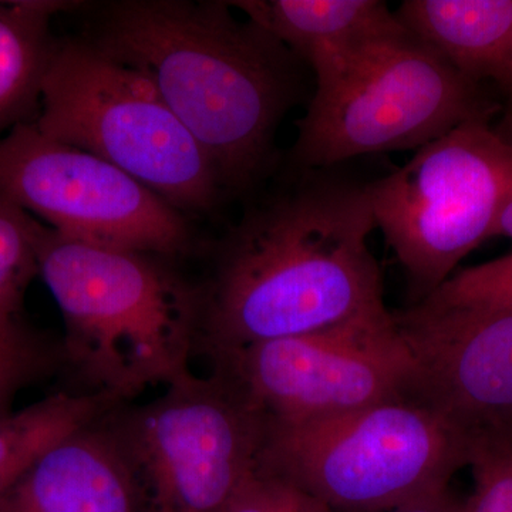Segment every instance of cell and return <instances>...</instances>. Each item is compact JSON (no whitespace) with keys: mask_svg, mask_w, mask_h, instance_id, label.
I'll list each match as a JSON object with an SVG mask.
<instances>
[{"mask_svg":"<svg viewBox=\"0 0 512 512\" xmlns=\"http://www.w3.org/2000/svg\"><path fill=\"white\" fill-rule=\"evenodd\" d=\"M50 360L46 346L25 323L0 328V409L12 412L13 397L47 372Z\"/></svg>","mask_w":512,"mask_h":512,"instance_id":"20","label":"cell"},{"mask_svg":"<svg viewBox=\"0 0 512 512\" xmlns=\"http://www.w3.org/2000/svg\"><path fill=\"white\" fill-rule=\"evenodd\" d=\"M42 222L0 198V328L23 325L26 291L39 276V244Z\"/></svg>","mask_w":512,"mask_h":512,"instance_id":"17","label":"cell"},{"mask_svg":"<svg viewBox=\"0 0 512 512\" xmlns=\"http://www.w3.org/2000/svg\"><path fill=\"white\" fill-rule=\"evenodd\" d=\"M111 414L47 451L0 497V512H147Z\"/></svg>","mask_w":512,"mask_h":512,"instance_id":"12","label":"cell"},{"mask_svg":"<svg viewBox=\"0 0 512 512\" xmlns=\"http://www.w3.org/2000/svg\"><path fill=\"white\" fill-rule=\"evenodd\" d=\"M83 2H0V138L39 117L43 83L59 42L50 20Z\"/></svg>","mask_w":512,"mask_h":512,"instance_id":"15","label":"cell"},{"mask_svg":"<svg viewBox=\"0 0 512 512\" xmlns=\"http://www.w3.org/2000/svg\"><path fill=\"white\" fill-rule=\"evenodd\" d=\"M90 45L146 77L211 158L224 190H247L272 156L298 97L291 50L229 2L121 0Z\"/></svg>","mask_w":512,"mask_h":512,"instance_id":"2","label":"cell"},{"mask_svg":"<svg viewBox=\"0 0 512 512\" xmlns=\"http://www.w3.org/2000/svg\"><path fill=\"white\" fill-rule=\"evenodd\" d=\"M10 412H5V410L0 409V417L6 416V414H9Z\"/></svg>","mask_w":512,"mask_h":512,"instance_id":"26","label":"cell"},{"mask_svg":"<svg viewBox=\"0 0 512 512\" xmlns=\"http://www.w3.org/2000/svg\"><path fill=\"white\" fill-rule=\"evenodd\" d=\"M121 404L104 393H57L0 417V497L60 441Z\"/></svg>","mask_w":512,"mask_h":512,"instance_id":"16","label":"cell"},{"mask_svg":"<svg viewBox=\"0 0 512 512\" xmlns=\"http://www.w3.org/2000/svg\"><path fill=\"white\" fill-rule=\"evenodd\" d=\"M376 228L403 266L416 303L453 275L512 201V143L474 119L367 184Z\"/></svg>","mask_w":512,"mask_h":512,"instance_id":"7","label":"cell"},{"mask_svg":"<svg viewBox=\"0 0 512 512\" xmlns=\"http://www.w3.org/2000/svg\"><path fill=\"white\" fill-rule=\"evenodd\" d=\"M367 184L311 178L249 210L201 291L200 339L232 353L382 312Z\"/></svg>","mask_w":512,"mask_h":512,"instance_id":"1","label":"cell"},{"mask_svg":"<svg viewBox=\"0 0 512 512\" xmlns=\"http://www.w3.org/2000/svg\"><path fill=\"white\" fill-rule=\"evenodd\" d=\"M497 106L406 28L384 37L328 89L313 94L299 120L298 167L421 148Z\"/></svg>","mask_w":512,"mask_h":512,"instance_id":"6","label":"cell"},{"mask_svg":"<svg viewBox=\"0 0 512 512\" xmlns=\"http://www.w3.org/2000/svg\"><path fill=\"white\" fill-rule=\"evenodd\" d=\"M0 198L64 237L154 256L183 254V212L107 161L20 124L0 138Z\"/></svg>","mask_w":512,"mask_h":512,"instance_id":"9","label":"cell"},{"mask_svg":"<svg viewBox=\"0 0 512 512\" xmlns=\"http://www.w3.org/2000/svg\"><path fill=\"white\" fill-rule=\"evenodd\" d=\"M396 16L467 79L500 80L512 46V0H406Z\"/></svg>","mask_w":512,"mask_h":512,"instance_id":"14","label":"cell"},{"mask_svg":"<svg viewBox=\"0 0 512 512\" xmlns=\"http://www.w3.org/2000/svg\"><path fill=\"white\" fill-rule=\"evenodd\" d=\"M40 133L107 161L181 212L224 188L204 148L146 77L86 40L59 42L43 83Z\"/></svg>","mask_w":512,"mask_h":512,"instance_id":"5","label":"cell"},{"mask_svg":"<svg viewBox=\"0 0 512 512\" xmlns=\"http://www.w3.org/2000/svg\"><path fill=\"white\" fill-rule=\"evenodd\" d=\"M497 235L512 238V201L501 212L500 218L495 224L493 237H497Z\"/></svg>","mask_w":512,"mask_h":512,"instance_id":"24","label":"cell"},{"mask_svg":"<svg viewBox=\"0 0 512 512\" xmlns=\"http://www.w3.org/2000/svg\"><path fill=\"white\" fill-rule=\"evenodd\" d=\"M39 276L64 322V356L90 392L121 403L191 372L201 291L157 256L67 238L42 224Z\"/></svg>","mask_w":512,"mask_h":512,"instance_id":"3","label":"cell"},{"mask_svg":"<svg viewBox=\"0 0 512 512\" xmlns=\"http://www.w3.org/2000/svg\"><path fill=\"white\" fill-rule=\"evenodd\" d=\"M497 86L500 87L501 93H503L505 96V99H507V104H508L507 113H511V111H512V46H511V50H510V55H508L507 63H505L503 74H501V77H500V80H498Z\"/></svg>","mask_w":512,"mask_h":512,"instance_id":"23","label":"cell"},{"mask_svg":"<svg viewBox=\"0 0 512 512\" xmlns=\"http://www.w3.org/2000/svg\"><path fill=\"white\" fill-rule=\"evenodd\" d=\"M389 512H466V501L457 500L446 490Z\"/></svg>","mask_w":512,"mask_h":512,"instance_id":"22","label":"cell"},{"mask_svg":"<svg viewBox=\"0 0 512 512\" xmlns=\"http://www.w3.org/2000/svg\"><path fill=\"white\" fill-rule=\"evenodd\" d=\"M494 128L495 131L504 138V140L512 143V111L511 113L505 114L504 119L501 120Z\"/></svg>","mask_w":512,"mask_h":512,"instance_id":"25","label":"cell"},{"mask_svg":"<svg viewBox=\"0 0 512 512\" xmlns=\"http://www.w3.org/2000/svg\"><path fill=\"white\" fill-rule=\"evenodd\" d=\"M111 423L147 512H227L259 468L268 417L224 370L192 372Z\"/></svg>","mask_w":512,"mask_h":512,"instance_id":"8","label":"cell"},{"mask_svg":"<svg viewBox=\"0 0 512 512\" xmlns=\"http://www.w3.org/2000/svg\"><path fill=\"white\" fill-rule=\"evenodd\" d=\"M474 490L466 512H512V419L468 430Z\"/></svg>","mask_w":512,"mask_h":512,"instance_id":"18","label":"cell"},{"mask_svg":"<svg viewBox=\"0 0 512 512\" xmlns=\"http://www.w3.org/2000/svg\"><path fill=\"white\" fill-rule=\"evenodd\" d=\"M421 302L441 308L512 309V252L451 275Z\"/></svg>","mask_w":512,"mask_h":512,"instance_id":"19","label":"cell"},{"mask_svg":"<svg viewBox=\"0 0 512 512\" xmlns=\"http://www.w3.org/2000/svg\"><path fill=\"white\" fill-rule=\"evenodd\" d=\"M312 67L316 90L338 82L369 47L403 28L380 0L229 2Z\"/></svg>","mask_w":512,"mask_h":512,"instance_id":"13","label":"cell"},{"mask_svg":"<svg viewBox=\"0 0 512 512\" xmlns=\"http://www.w3.org/2000/svg\"><path fill=\"white\" fill-rule=\"evenodd\" d=\"M217 366L275 423H303L413 396V359L387 309L256 343Z\"/></svg>","mask_w":512,"mask_h":512,"instance_id":"10","label":"cell"},{"mask_svg":"<svg viewBox=\"0 0 512 512\" xmlns=\"http://www.w3.org/2000/svg\"><path fill=\"white\" fill-rule=\"evenodd\" d=\"M227 512H333L311 494L282 480L256 471L241 488Z\"/></svg>","mask_w":512,"mask_h":512,"instance_id":"21","label":"cell"},{"mask_svg":"<svg viewBox=\"0 0 512 512\" xmlns=\"http://www.w3.org/2000/svg\"><path fill=\"white\" fill-rule=\"evenodd\" d=\"M468 430L414 396L303 423L268 420L259 470L330 510L389 512L443 493Z\"/></svg>","mask_w":512,"mask_h":512,"instance_id":"4","label":"cell"},{"mask_svg":"<svg viewBox=\"0 0 512 512\" xmlns=\"http://www.w3.org/2000/svg\"><path fill=\"white\" fill-rule=\"evenodd\" d=\"M392 315L414 397L467 430L512 419V309L419 302Z\"/></svg>","mask_w":512,"mask_h":512,"instance_id":"11","label":"cell"}]
</instances>
